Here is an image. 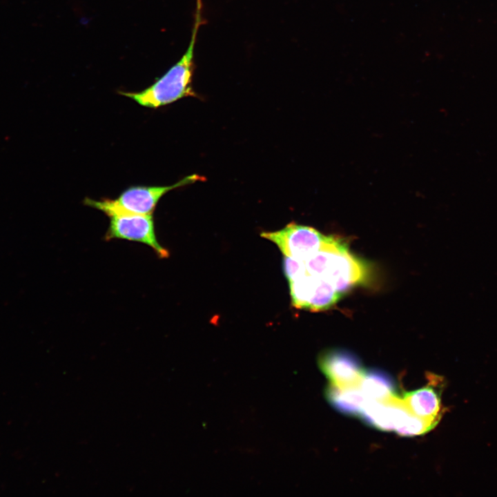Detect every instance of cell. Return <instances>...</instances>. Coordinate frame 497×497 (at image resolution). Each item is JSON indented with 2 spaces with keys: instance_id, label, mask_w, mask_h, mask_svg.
I'll use <instances>...</instances> for the list:
<instances>
[{
  "instance_id": "30bf717a",
  "label": "cell",
  "mask_w": 497,
  "mask_h": 497,
  "mask_svg": "<svg viewBox=\"0 0 497 497\" xmlns=\"http://www.w3.org/2000/svg\"><path fill=\"white\" fill-rule=\"evenodd\" d=\"M436 425V422L417 416L411 412L396 432L402 436H414L431 430Z\"/></svg>"
},
{
  "instance_id": "6da1fadb",
  "label": "cell",
  "mask_w": 497,
  "mask_h": 497,
  "mask_svg": "<svg viewBox=\"0 0 497 497\" xmlns=\"http://www.w3.org/2000/svg\"><path fill=\"white\" fill-rule=\"evenodd\" d=\"M194 25L189 45L178 61L153 84L140 92H120L141 106L157 108L186 97H197L193 90L194 52L197 32L202 19L201 3H196Z\"/></svg>"
},
{
  "instance_id": "3957f363",
  "label": "cell",
  "mask_w": 497,
  "mask_h": 497,
  "mask_svg": "<svg viewBox=\"0 0 497 497\" xmlns=\"http://www.w3.org/2000/svg\"><path fill=\"white\" fill-rule=\"evenodd\" d=\"M204 178L198 175L184 177L173 185L161 186H133L124 191L116 199L93 200L86 198L84 204L95 208L107 206L129 213L153 214L159 199L167 192Z\"/></svg>"
},
{
  "instance_id": "277c9868",
  "label": "cell",
  "mask_w": 497,
  "mask_h": 497,
  "mask_svg": "<svg viewBox=\"0 0 497 497\" xmlns=\"http://www.w3.org/2000/svg\"><path fill=\"white\" fill-rule=\"evenodd\" d=\"M261 237L274 242L284 256L304 260L322 246L327 235L315 228L291 222L273 232H263Z\"/></svg>"
},
{
  "instance_id": "9c48e42d",
  "label": "cell",
  "mask_w": 497,
  "mask_h": 497,
  "mask_svg": "<svg viewBox=\"0 0 497 497\" xmlns=\"http://www.w3.org/2000/svg\"><path fill=\"white\" fill-rule=\"evenodd\" d=\"M363 395L369 400L382 401L395 396L396 384L392 378L381 370L364 371L358 384Z\"/></svg>"
},
{
  "instance_id": "8992f818",
  "label": "cell",
  "mask_w": 497,
  "mask_h": 497,
  "mask_svg": "<svg viewBox=\"0 0 497 497\" xmlns=\"http://www.w3.org/2000/svg\"><path fill=\"white\" fill-rule=\"evenodd\" d=\"M319 365L331 384L340 387L358 386L364 371L359 358L344 349H331L321 354Z\"/></svg>"
},
{
  "instance_id": "52a82bcc",
  "label": "cell",
  "mask_w": 497,
  "mask_h": 497,
  "mask_svg": "<svg viewBox=\"0 0 497 497\" xmlns=\"http://www.w3.org/2000/svg\"><path fill=\"white\" fill-rule=\"evenodd\" d=\"M429 381L426 387L405 393L402 400L412 413L438 424L444 410L441 394L445 384L436 376H431Z\"/></svg>"
},
{
  "instance_id": "ba28073f",
  "label": "cell",
  "mask_w": 497,
  "mask_h": 497,
  "mask_svg": "<svg viewBox=\"0 0 497 497\" xmlns=\"http://www.w3.org/2000/svg\"><path fill=\"white\" fill-rule=\"evenodd\" d=\"M326 396L335 409L349 416H360L367 400L358 386L340 387L331 384L326 389Z\"/></svg>"
},
{
  "instance_id": "5b68a950",
  "label": "cell",
  "mask_w": 497,
  "mask_h": 497,
  "mask_svg": "<svg viewBox=\"0 0 497 497\" xmlns=\"http://www.w3.org/2000/svg\"><path fill=\"white\" fill-rule=\"evenodd\" d=\"M289 284L292 304L300 309L327 310L342 297L329 283L306 275H300Z\"/></svg>"
},
{
  "instance_id": "7a4b0ae2",
  "label": "cell",
  "mask_w": 497,
  "mask_h": 497,
  "mask_svg": "<svg viewBox=\"0 0 497 497\" xmlns=\"http://www.w3.org/2000/svg\"><path fill=\"white\" fill-rule=\"evenodd\" d=\"M97 210L110 218L106 240L118 239L139 242L150 247L159 258L168 257V250L157 240L153 214H137L107 206L99 207Z\"/></svg>"
}]
</instances>
